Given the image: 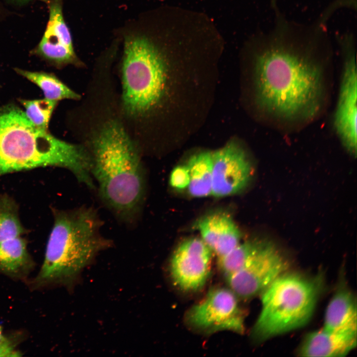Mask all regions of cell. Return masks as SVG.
<instances>
[{
  "label": "cell",
  "instance_id": "6da1fadb",
  "mask_svg": "<svg viewBox=\"0 0 357 357\" xmlns=\"http://www.w3.org/2000/svg\"><path fill=\"white\" fill-rule=\"evenodd\" d=\"M272 27L256 38L253 54L255 101L266 121L281 128L316 119L328 97L333 48L324 9L311 24L289 20L271 0Z\"/></svg>",
  "mask_w": 357,
  "mask_h": 357
},
{
  "label": "cell",
  "instance_id": "7a4b0ae2",
  "mask_svg": "<svg viewBox=\"0 0 357 357\" xmlns=\"http://www.w3.org/2000/svg\"><path fill=\"white\" fill-rule=\"evenodd\" d=\"M50 166L67 169L79 182L96 188L90 151L38 127L17 106L0 108V176Z\"/></svg>",
  "mask_w": 357,
  "mask_h": 357
},
{
  "label": "cell",
  "instance_id": "3957f363",
  "mask_svg": "<svg viewBox=\"0 0 357 357\" xmlns=\"http://www.w3.org/2000/svg\"><path fill=\"white\" fill-rule=\"evenodd\" d=\"M92 175L104 203L122 221L139 215L145 193V178L137 148L123 126L105 123L94 139Z\"/></svg>",
  "mask_w": 357,
  "mask_h": 357
},
{
  "label": "cell",
  "instance_id": "277c9868",
  "mask_svg": "<svg viewBox=\"0 0 357 357\" xmlns=\"http://www.w3.org/2000/svg\"><path fill=\"white\" fill-rule=\"evenodd\" d=\"M54 225L39 272L30 282L33 289L53 286L71 287L82 270L111 240L101 233L103 222L91 207L69 210L52 208Z\"/></svg>",
  "mask_w": 357,
  "mask_h": 357
},
{
  "label": "cell",
  "instance_id": "5b68a950",
  "mask_svg": "<svg viewBox=\"0 0 357 357\" xmlns=\"http://www.w3.org/2000/svg\"><path fill=\"white\" fill-rule=\"evenodd\" d=\"M320 278L285 272L261 294V310L252 329L259 340L305 325L311 317L322 287Z\"/></svg>",
  "mask_w": 357,
  "mask_h": 357
},
{
  "label": "cell",
  "instance_id": "8992f818",
  "mask_svg": "<svg viewBox=\"0 0 357 357\" xmlns=\"http://www.w3.org/2000/svg\"><path fill=\"white\" fill-rule=\"evenodd\" d=\"M165 60L154 44L143 36L127 37L122 66V101L127 115L144 117L159 103L166 81Z\"/></svg>",
  "mask_w": 357,
  "mask_h": 357
},
{
  "label": "cell",
  "instance_id": "52a82bcc",
  "mask_svg": "<svg viewBox=\"0 0 357 357\" xmlns=\"http://www.w3.org/2000/svg\"><path fill=\"white\" fill-rule=\"evenodd\" d=\"M343 59L341 80L334 124L341 143L350 154H357L356 42L351 32L337 34Z\"/></svg>",
  "mask_w": 357,
  "mask_h": 357
},
{
  "label": "cell",
  "instance_id": "ba28073f",
  "mask_svg": "<svg viewBox=\"0 0 357 357\" xmlns=\"http://www.w3.org/2000/svg\"><path fill=\"white\" fill-rule=\"evenodd\" d=\"M289 266L287 260L273 244L261 241L242 267L226 280L238 297L249 298L261 294L286 272Z\"/></svg>",
  "mask_w": 357,
  "mask_h": 357
},
{
  "label": "cell",
  "instance_id": "9c48e42d",
  "mask_svg": "<svg viewBox=\"0 0 357 357\" xmlns=\"http://www.w3.org/2000/svg\"><path fill=\"white\" fill-rule=\"evenodd\" d=\"M237 298L231 289H211L188 311L186 321L194 329L206 333L222 330L242 333L244 316Z\"/></svg>",
  "mask_w": 357,
  "mask_h": 357
},
{
  "label": "cell",
  "instance_id": "30bf717a",
  "mask_svg": "<svg viewBox=\"0 0 357 357\" xmlns=\"http://www.w3.org/2000/svg\"><path fill=\"white\" fill-rule=\"evenodd\" d=\"M212 253L202 239L192 238L181 242L175 250L170 264L175 285L185 292L201 289L210 273Z\"/></svg>",
  "mask_w": 357,
  "mask_h": 357
},
{
  "label": "cell",
  "instance_id": "8fae6325",
  "mask_svg": "<svg viewBox=\"0 0 357 357\" xmlns=\"http://www.w3.org/2000/svg\"><path fill=\"white\" fill-rule=\"evenodd\" d=\"M212 193L217 197L236 194L249 182L252 167L244 150L235 143H229L212 152Z\"/></svg>",
  "mask_w": 357,
  "mask_h": 357
},
{
  "label": "cell",
  "instance_id": "7c38bea8",
  "mask_svg": "<svg viewBox=\"0 0 357 357\" xmlns=\"http://www.w3.org/2000/svg\"><path fill=\"white\" fill-rule=\"evenodd\" d=\"M36 53L57 65L75 63L77 61L60 0H55L51 4L47 26Z\"/></svg>",
  "mask_w": 357,
  "mask_h": 357
},
{
  "label": "cell",
  "instance_id": "4fadbf2b",
  "mask_svg": "<svg viewBox=\"0 0 357 357\" xmlns=\"http://www.w3.org/2000/svg\"><path fill=\"white\" fill-rule=\"evenodd\" d=\"M197 227L203 241L218 257L240 243V231L226 213L217 212L207 215L198 222Z\"/></svg>",
  "mask_w": 357,
  "mask_h": 357
},
{
  "label": "cell",
  "instance_id": "5bb4252c",
  "mask_svg": "<svg viewBox=\"0 0 357 357\" xmlns=\"http://www.w3.org/2000/svg\"><path fill=\"white\" fill-rule=\"evenodd\" d=\"M357 345V333L329 331L323 328L307 334L298 354L303 357H344Z\"/></svg>",
  "mask_w": 357,
  "mask_h": 357
},
{
  "label": "cell",
  "instance_id": "9a60e30c",
  "mask_svg": "<svg viewBox=\"0 0 357 357\" xmlns=\"http://www.w3.org/2000/svg\"><path fill=\"white\" fill-rule=\"evenodd\" d=\"M356 300L345 287L335 293L326 308L323 328L329 331L357 333Z\"/></svg>",
  "mask_w": 357,
  "mask_h": 357
},
{
  "label": "cell",
  "instance_id": "2e32d148",
  "mask_svg": "<svg viewBox=\"0 0 357 357\" xmlns=\"http://www.w3.org/2000/svg\"><path fill=\"white\" fill-rule=\"evenodd\" d=\"M34 265L24 238L18 237L0 242V273L13 279H24Z\"/></svg>",
  "mask_w": 357,
  "mask_h": 357
},
{
  "label": "cell",
  "instance_id": "e0dca14e",
  "mask_svg": "<svg viewBox=\"0 0 357 357\" xmlns=\"http://www.w3.org/2000/svg\"><path fill=\"white\" fill-rule=\"evenodd\" d=\"M189 182V194L195 197L211 194L212 185V152H203L191 157L186 165Z\"/></svg>",
  "mask_w": 357,
  "mask_h": 357
},
{
  "label": "cell",
  "instance_id": "ac0fdd59",
  "mask_svg": "<svg viewBox=\"0 0 357 357\" xmlns=\"http://www.w3.org/2000/svg\"><path fill=\"white\" fill-rule=\"evenodd\" d=\"M19 75L37 85L45 98L58 102L64 99L77 100L80 96L62 82L55 75L43 71H31L15 68Z\"/></svg>",
  "mask_w": 357,
  "mask_h": 357
},
{
  "label": "cell",
  "instance_id": "d6986e66",
  "mask_svg": "<svg viewBox=\"0 0 357 357\" xmlns=\"http://www.w3.org/2000/svg\"><path fill=\"white\" fill-rule=\"evenodd\" d=\"M26 232L18 213V206L7 194L0 196V242L21 237Z\"/></svg>",
  "mask_w": 357,
  "mask_h": 357
},
{
  "label": "cell",
  "instance_id": "ffe728a7",
  "mask_svg": "<svg viewBox=\"0 0 357 357\" xmlns=\"http://www.w3.org/2000/svg\"><path fill=\"white\" fill-rule=\"evenodd\" d=\"M260 240L239 243L226 254L218 257V265L225 277L240 269L259 246Z\"/></svg>",
  "mask_w": 357,
  "mask_h": 357
},
{
  "label": "cell",
  "instance_id": "44dd1931",
  "mask_svg": "<svg viewBox=\"0 0 357 357\" xmlns=\"http://www.w3.org/2000/svg\"><path fill=\"white\" fill-rule=\"evenodd\" d=\"M19 101L24 107V112L28 119L38 127L48 130L58 102L45 98L30 100L20 99Z\"/></svg>",
  "mask_w": 357,
  "mask_h": 357
},
{
  "label": "cell",
  "instance_id": "7402d4cb",
  "mask_svg": "<svg viewBox=\"0 0 357 357\" xmlns=\"http://www.w3.org/2000/svg\"><path fill=\"white\" fill-rule=\"evenodd\" d=\"M189 182L188 171L186 166H178L172 171L170 176L171 185L178 189L187 187Z\"/></svg>",
  "mask_w": 357,
  "mask_h": 357
},
{
  "label": "cell",
  "instance_id": "603a6c76",
  "mask_svg": "<svg viewBox=\"0 0 357 357\" xmlns=\"http://www.w3.org/2000/svg\"><path fill=\"white\" fill-rule=\"evenodd\" d=\"M17 340L3 336L0 342V357H19L20 353L15 350Z\"/></svg>",
  "mask_w": 357,
  "mask_h": 357
},
{
  "label": "cell",
  "instance_id": "cb8c5ba5",
  "mask_svg": "<svg viewBox=\"0 0 357 357\" xmlns=\"http://www.w3.org/2000/svg\"><path fill=\"white\" fill-rule=\"evenodd\" d=\"M3 336H4L3 335L2 332V328H1V326H0V342L2 339Z\"/></svg>",
  "mask_w": 357,
  "mask_h": 357
},
{
  "label": "cell",
  "instance_id": "d4e9b609",
  "mask_svg": "<svg viewBox=\"0 0 357 357\" xmlns=\"http://www.w3.org/2000/svg\"><path fill=\"white\" fill-rule=\"evenodd\" d=\"M19 0V1H25V0Z\"/></svg>",
  "mask_w": 357,
  "mask_h": 357
}]
</instances>
